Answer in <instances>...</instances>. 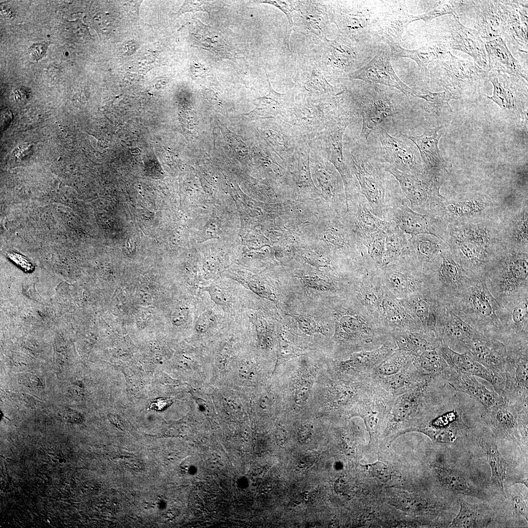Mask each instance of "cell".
<instances>
[{
    "mask_svg": "<svg viewBox=\"0 0 528 528\" xmlns=\"http://www.w3.org/2000/svg\"><path fill=\"white\" fill-rule=\"evenodd\" d=\"M350 122V117L343 114L332 117L316 137L320 139L328 160L339 172L346 185L352 176L343 155V137Z\"/></svg>",
    "mask_w": 528,
    "mask_h": 528,
    "instance_id": "cell-11",
    "label": "cell"
},
{
    "mask_svg": "<svg viewBox=\"0 0 528 528\" xmlns=\"http://www.w3.org/2000/svg\"><path fill=\"white\" fill-rule=\"evenodd\" d=\"M309 388L308 386H300L295 395V401L298 404L305 402L308 397Z\"/></svg>",
    "mask_w": 528,
    "mask_h": 528,
    "instance_id": "cell-56",
    "label": "cell"
},
{
    "mask_svg": "<svg viewBox=\"0 0 528 528\" xmlns=\"http://www.w3.org/2000/svg\"><path fill=\"white\" fill-rule=\"evenodd\" d=\"M448 248L447 243L442 239L431 234H421L409 238L406 256L424 272Z\"/></svg>",
    "mask_w": 528,
    "mask_h": 528,
    "instance_id": "cell-21",
    "label": "cell"
},
{
    "mask_svg": "<svg viewBox=\"0 0 528 528\" xmlns=\"http://www.w3.org/2000/svg\"><path fill=\"white\" fill-rule=\"evenodd\" d=\"M510 496L511 504L515 513L528 520V505L523 495L517 491L513 490Z\"/></svg>",
    "mask_w": 528,
    "mask_h": 528,
    "instance_id": "cell-49",
    "label": "cell"
},
{
    "mask_svg": "<svg viewBox=\"0 0 528 528\" xmlns=\"http://www.w3.org/2000/svg\"><path fill=\"white\" fill-rule=\"evenodd\" d=\"M526 414H528V408H519L504 400L486 410L483 418L497 436L520 443L521 427L523 424L520 423L522 416Z\"/></svg>",
    "mask_w": 528,
    "mask_h": 528,
    "instance_id": "cell-10",
    "label": "cell"
},
{
    "mask_svg": "<svg viewBox=\"0 0 528 528\" xmlns=\"http://www.w3.org/2000/svg\"><path fill=\"white\" fill-rule=\"evenodd\" d=\"M444 380L456 391L464 393L475 398L485 410L503 402V397L479 382L475 376L455 370L450 367Z\"/></svg>",
    "mask_w": 528,
    "mask_h": 528,
    "instance_id": "cell-20",
    "label": "cell"
},
{
    "mask_svg": "<svg viewBox=\"0 0 528 528\" xmlns=\"http://www.w3.org/2000/svg\"><path fill=\"white\" fill-rule=\"evenodd\" d=\"M29 52L34 59L38 60L44 55L45 50L43 44H36L30 48Z\"/></svg>",
    "mask_w": 528,
    "mask_h": 528,
    "instance_id": "cell-58",
    "label": "cell"
},
{
    "mask_svg": "<svg viewBox=\"0 0 528 528\" xmlns=\"http://www.w3.org/2000/svg\"><path fill=\"white\" fill-rule=\"evenodd\" d=\"M377 135L380 151L388 166L411 174H426L409 142L391 136L382 128L378 129Z\"/></svg>",
    "mask_w": 528,
    "mask_h": 528,
    "instance_id": "cell-7",
    "label": "cell"
},
{
    "mask_svg": "<svg viewBox=\"0 0 528 528\" xmlns=\"http://www.w3.org/2000/svg\"><path fill=\"white\" fill-rule=\"evenodd\" d=\"M171 403V400L164 398L155 399L152 403L150 408L155 410H162L168 407Z\"/></svg>",
    "mask_w": 528,
    "mask_h": 528,
    "instance_id": "cell-57",
    "label": "cell"
},
{
    "mask_svg": "<svg viewBox=\"0 0 528 528\" xmlns=\"http://www.w3.org/2000/svg\"><path fill=\"white\" fill-rule=\"evenodd\" d=\"M491 268L497 269L500 285L505 292H511L528 279V252L505 248Z\"/></svg>",
    "mask_w": 528,
    "mask_h": 528,
    "instance_id": "cell-13",
    "label": "cell"
},
{
    "mask_svg": "<svg viewBox=\"0 0 528 528\" xmlns=\"http://www.w3.org/2000/svg\"><path fill=\"white\" fill-rule=\"evenodd\" d=\"M502 35L509 44L528 55V2L500 0Z\"/></svg>",
    "mask_w": 528,
    "mask_h": 528,
    "instance_id": "cell-8",
    "label": "cell"
},
{
    "mask_svg": "<svg viewBox=\"0 0 528 528\" xmlns=\"http://www.w3.org/2000/svg\"><path fill=\"white\" fill-rule=\"evenodd\" d=\"M202 288L208 293L211 299L216 304L221 306L230 304L231 301L230 295L220 286L210 285Z\"/></svg>",
    "mask_w": 528,
    "mask_h": 528,
    "instance_id": "cell-44",
    "label": "cell"
},
{
    "mask_svg": "<svg viewBox=\"0 0 528 528\" xmlns=\"http://www.w3.org/2000/svg\"><path fill=\"white\" fill-rule=\"evenodd\" d=\"M484 44L488 61V71L501 72L521 77L528 81V71L512 56L506 41L501 37L487 41Z\"/></svg>",
    "mask_w": 528,
    "mask_h": 528,
    "instance_id": "cell-22",
    "label": "cell"
},
{
    "mask_svg": "<svg viewBox=\"0 0 528 528\" xmlns=\"http://www.w3.org/2000/svg\"><path fill=\"white\" fill-rule=\"evenodd\" d=\"M111 419H112L111 422L115 425H116L117 426H120L121 421L116 417L112 416L111 417Z\"/></svg>",
    "mask_w": 528,
    "mask_h": 528,
    "instance_id": "cell-62",
    "label": "cell"
},
{
    "mask_svg": "<svg viewBox=\"0 0 528 528\" xmlns=\"http://www.w3.org/2000/svg\"><path fill=\"white\" fill-rule=\"evenodd\" d=\"M312 72L310 80L308 81V84H307L309 88L314 89L321 93H327L333 90V87L327 82L321 73L316 69Z\"/></svg>",
    "mask_w": 528,
    "mask_h": 528,
    "instance_id": "cell-46",
    "label": "cell"
},
{
    "mask_svg": "<svg viewBox=\"0 0 528 528\" xmlns=\"http://www.w3.org/2000/svg\"><path fill=\"white\" fill-rule=\"evenodd\" d=\"M502 396L520 407H528V363L527 353L506 355L505 384Z\"/></svg>",
    "mask_w": 528,
    "mask_h": 528,
    "instance_id": "cell-9",
    "label": "cell"
},
{
    "mask_svg": "<svg viewBox=\"0 0 528 528\" xmlns=\"http://www.w3.org/2000/svg\"><path fill=\"white\" fill-rule=\"evenodd\" d=\"M480 364L505 378L507 352L502 344L479 335L463 343Z\"/></svg>",
    "mask_w": 528,
    "mask_h": 528,
    "instance_id": "cell-19",
    "label": "cell"
},
{
    "mask_svg": "<svg viewBox=\"0 0 528 528\" xmlns=\"http://www.w3.org/2000/svg\"><path fill=\"white\" fill-rule=\"evenodd\" d=\"M438 474L442 484L451 491L458 494L481 497L480 490L470 484L464 474L448 465L439 466Z\"/></svg>",
    "mask_w": 528,
    "mask_h": 528,
    "instance_id": "cell-32",
    "label": "cell"
},
{
    "mask_svg": "<svg viewBox=\"0 0 528 528\" xmlns=\"http://www.w3.org/2000/svg\"><path fill=\"white\" fill-rule=\"evenodd\" d=\"M471 291L470 300L475 312L485 317L495 315L497 302L487 289L485 283L481 281Z\"/></svg>",
    "mask_w": 528,
    "mask_h": 528,
    "instance_id": "cell-39",
    "label": "cell"
},
{
    "mask_svg": "<svg viewBox=\"0 0 528 528\" xmlns=\"http://www.w3.org/2000/svg\"><path fill=\"white\" fill-rule=\"evenodd\" d=\"M448 54L438 60L431 73L454 99L455 95L472 90L488 78V72L475 62L455 57L450 51Z\"/></svg>",
    "mask_w": 528,
    "mask_h": 528,
    "instance_id": "cell-5",
    "label": "cell"
},
{
    "mask_svg": "<svg viewBox=\"0 0 528 528\" xmlns=\"http://www.w3.org/2000/svg\"><path fill=\"white\" fill-rule=\"evenodd\" d=\"M394 113L389 101L379 97L371 98L364 104L361 110L362 126L360 136L367 140L372 131Z\"/></svg>",
    "mask_w": 528,
    "mask_h": 528,
    "instance_id": "cell-29",
    "label": "cell"
},
{
    "mask_svg": "<svg viewBox=\"0 0 528 528\" xmlns=\"http://www.w3.org/2000/svg\"><path fill=\"white\" fill-rule=\"evenodd\" d=\"M480 446L484 451L491 469V481L496 488L506 497L505 481L507 462L500 453L496 443L489 438H478Z\"/></svg>",
    "mask_w": 528,
    "mask_h": 528,
    "instance_id": "cell-30",
    "label": "cell"
},
{
    "mask_svg": "<svg viewBox=\"0 0 528 528\" xmlns=\"http://www.w3.org/2000/svg\"><path fill=\"white\" fill-rule=\"evenodd\" d=\"M416 21L415 16L402 10L391 12L374 20V31L386 43H398L407 25Z\"/></svg>",
    "mask_w": 528,
    "mask_h": 528,
    "instance_id": "cell-27",
    "label": "cell"
},
{
    "mask_svg": "<svg viewBox=\"0 0 528 528\" xmlns=\"http://www.w3.org/2000/svg\"><path fill=\"white\" fill-rule=\"evenodd\" d=\"M269 91L267 95L258 98L259 102L253 112L258 118H278L282 120L287 111V98L286 94H280L273 90L269 79Z\"/></svg>",
    "mask_w": 528,
    "mask_h": 528,
    "instance_id": "cell-33",
    "label": "cell"
},
{
    "mask_svg": "<svg viewBox=\"0 0 528 528\" xmlns=\"http://www.w3.org/2000/svg\"><path fill=\"white\" fill-rule=\"evenodd\" d=\"M394 340L399 351L414 357L437 347L436 342L419 332H400L395 334Z\"/></svg>",
    "mask_w": 528,
    "mask_h": 528,
    "instance_id": "cell-37",
    "label": "cell"
},
{
    "mask_svg": "<svg viewBox=\"0 0 528 528\" xmlns=\"http://www.w3.org/2000/svg\"><path fill=\"white\" fill-rule=\"evenodd\" d=\"M396 348V343L387 341L375 349L354 352L348 359L340 363L339 368L343 372L353 370L372 373L373 370L392 355Z\"/></svg>",
    "mask_w": 528,
    "mask_h": 528,
    "instance_id": "cell-25",
    "label": "cell"
},
{
    "mask_svg": "<svg viewBox=\"0 0 528 528\" xmlns=\"http://www.w3.org/2000/svg\"><path fill=\"white\" fill-rule=\"evenodd\" d=\"M351 157L361 193L365 197L372 212L380 219L387 221L390 210L406 198L402 192L388 188L384 173L373 160L357 151L352 152Z\"/></svg>",
    "mask_w": 528,
    "mask_h": 528,
    "instance_id": "cell-2",
    "label": "cell"
},
{
    "mask_svg": "<svg viewBox=\"0 0 528 528\" xmlns=\"http://www.w3.org/2000/svg\"><path fill=\"white\" fill-rule=\"evenodd\" d=\"M216 317L213 312L206 310L198 317L196 324V330L198 333H204L214 325Z\"/></svg>",
    "mask_w": 528,
    "mask_h": 528,
    "instance_id": "cell-50",
    "label": "cell"
},
{
    "mask_svg": "<svg viewBox=\"0 0 528 528\" xmlns=\"http://www.w3.org/2000/svg\"><path fill=\"white\" fill-rule=\"evenodd\" d=\"M447 14L458 15L449 3H443L425 14L415 16V17L417 21L423 20L427 22L437 17Z\"/></svg>",
    "mask_w": 528,
    "mask_h": 528,
    "instance_id": "cell-45",
    "label": "cell"
},
{
    "mask_svg": "<svg viewBox=\"0 0 528 528\" xmlns=\"http://www.w3.org/2000/svg\"><path fill=\"white\" fill-rule=\"evenodd\" d=\"M429 377L431 376L419 373L412 363L396 374L372 378L385 391L396 397L416 388Z\"/></svg>",
    "mask_w": 528,
    "mask_h": 528,
    "instance_id": "cell-26",
    "label": "cell"
},
{
    "mask_svg": "<svg viewBox=\"0 0 528 528\" xmlns=\"http://www.w3.org/2000/svg\"><path fill=\"white\" fill-rule=\"evenodd\" d=\"M499 220L447 225L444 241L468 271H488L504 250Z\"/></svg>",
    "mask_w": 528,
    "mask_h": 528,
    "instance_id": "cell-1",
    "label": "cell"
},
{
    "mask_svg": "<svg viewBox=\"0 0 528 528\" xmlns=\"http://www.w3.org/2000/svg\"><path fill=\"white\" fill-rule=\"evenodd\" d=\"M414 357L397 349L373 370L372 377H383L396 374L409 366L412 363Z\"/></svg>",
    "mask_w": 528,
    "mask_h": 528,
    "instance_id": "cell-38",
    "label": "cell"
},
{
    "mask_svg": "<svg viewBox=\"0 0 528 528\" xmlns=\"http://www.w3.org/2000/svg\"><path fill=\"white\" fill-rule=\"evenodd\" d=\"M433 379L429 377L416 388L395 397L390 413L395 421H405L421 411Z\"/></svg>",
    "mask_w": 528,
    "mask_h": 528,
    "instance_id": "cell-23",
    "label": "cell"
},
{
    "mask_svg": "<svg viewBox=\"0 0 528 528\" xmlns=\"http://www.w3.org/2000/svg\"><path fill=\"white\" fill-rule=\"evenodd\" d=\"M382 305L384 316L389 324L396 328L403 326L407 317L405 311L400 304L391 298L386 297Z\"/></svg>",
    "mask_w": 528,
    "mask_h": 528,
    "instance_id": "cell-42",
    "label": "cell"
},
{
    "mask_svg": "<svg viewBox=\"0 0 528 528\" xmlns=\"http://www.w3.org/2000/svg\"><path fill=\"white\" fill-rule=\"evenodd\" d=\"M488 79L493 86V93L492 96L486 95V97L503 110H515L518 103L517 88L523 81L522 78L490 71H488Z\"/></svg>",
    "mask_w": 528,
    "mask_h": 528,
    "instance_id": "cell-24",
    "label": "cell"
},
{
    "mask_svg": "<svg viewBox=\"0 0 528 528\" xmlns=\"http://www.w3.org/2000/svg\"><path fill=\"white\" fill-rule=\"evenodd\" d=\"M446 333L451 340L462 343L479 335L459 316L451 313L447 318Z\"/></svg>",
    "mask_w": 528,
    "mask_h": 528,
    "instance_id": "cell-40",
    "label": "cell"
},
{
    "mask_svg": "<svg viewBox=\"0 0 528 528\" xmlns=\"http://www.w3.org/2000/svg\"><path fill=\"white\" fill-rule=\"evenodd\" d=\"M451 20L450 46L468 54L475 63L488 71V61L485 44L476 29L463 25L458 15H452Z\"/></svg>",
    "mask_w": 528,
    "mask_h": 528,
    "instance_id": "cell-14",
    "label": "cell"
},
{
    "mask_svg": "<svg viewBox=\"0 0 528 528\" xmlns=\"http://www.w3.org/2000/svg\"><path fill=\"white\" fill-rule=\"evenodd\" d=\"M413 96L425 100L424 109L428 112L439 114L444 110L452 111L449 101L454 98L448 91L433 92L428 91V93L423 95L414 93Z\"/></svg>",
    "mask_w": 528,
    "mask_h": 528,
    "instance_id": "cell-41",
    "label": "cell"
},
{
    "mask_svg": "<svg viewBox=\"0 0 528 528\" xmlns=\"http://www.w3.org/2000/svg\"><path fill=\"white\" fill-rule=\"evenodd\" d=\"M247 287L260 296L273 300L274 298L266 285L259 281L251 280L245 283Z\"/></svg>",
    "mask_w": 528,
    "mask_h": 528,
    "instance_id": "cell-52",
    "label": "cell"
},
{
    "mask_svg": "<svg viewBox=\"0 0 528 528\" xmlns=\"http://www.w3.org/2000/svg\"><path fill=\"white\" fill-rule=\"evenodd\" d=\"M391 56L396 58H407L414 60L421 68L427 70V66L433 61L442 58L448 52L440 45H426L416 50L401 47L398 43L387 42Z\"/></svg>",
    "mask_w": 528,
    "mask_h": 528,
    "instance_id": "cell-31",
    "label": "cell"
},
{
    "mask_svg": "<svg viewBox=\"0 0 528 528\" xmlns=\"http://www.w3.org/2000/svg\"><path fill=\"white\" fill-rule=\"evenodd\" d=\"M356 203L353 219L354 232L361 243L375 233L386 230L391 225L392 221L381 220L373 214L366 199L359 197Z\"/></svg>",
    "mask_w": 528,
    "mask_h": 528,
    "instance_id": "cell-28",
    "label": "cell"
},
{
    "mask_svg": "<svg viewBox=\"0 0 528 528\" xmlns=\"http://www.w3.org/2000/svg\"><path fill=\"white\" fill-rule=\"evenodd\" d=\"M442 126L429 129L420 135L413 136L402 134L411 140L419 151L425 172L442 181V172L446 171L447 162L443 158L439 148L441 134L438 133Z\"/></svg>",
    "mask_w": 528,
    "mask_h": 528,
    "instance_id": "cell-15",
    "label": "cell"
},
{
    "mask_svg": "<svg viewBox=\"0 0 528 528\" xmlns=\"http://www.w3.org/2000/svg\"><path fill=\"white\" fill-rule=\"evenodd\" d=\"M472 9L471 18L481 37L487 41L502 35V11L500 0L466 1Z\"/></svg>",
    "mask_w": 528,
    "mask_h": 528,
    "instance_id": "cell-18",
    "label": "cell"
},
{
    "mask_svg": "<svg viewBox=\"0 0 528 528\" xmlns=\"http://www.w3.org/2000/svg\"><path fill=\"white\" fill-rule=\"evenodd\" d=\"M330 528H336L338 526V519L336 517H334L331 519L329 523Z\"/></svg>",
    "mask_w": 528,
    "mask_h": 528,
    "instance_id": "cell-61",
    "label": "cell"
},
{
    "mask_svg": "<svg viewBox=\"0 0 528 528\" xmlns=\"http://www.w3.org/2000/svg\"><path fill=\"white\" fill-rule=\"evenodd\" d=\"M312 434V427L310 425H305L299 430L298 434V440L301 443H305L309 441Z\"/></svg>",
    "mask_w": 528,
    "mask_h": 528,
    "instance_id": "cell-55",
    "label": "cell"
},
{
    "mask_svg": "<svg viewBox=\"0 0 528 528\" xmlns=\"http://www.w3.org/2000/svg\"><path fill=\"white\" fill-rule=\"evenodd\" d=\"M259 2L266 3L273 5L281 10L286 16L288 21V28L287 34V43L288 44V41L290 34L293 29V23L292 19L291 13L294 10L292 2L291 1H275V0H259Z\"/></svg>",
    "mask_w": 528,
    "mask_h": 528,
    "instance_id": "cell-47",
    "label": "cell"
},
{
    "mask_svg": "<svg viewBox=\"0 0 528 528\" xmlns=\"http://www.w3.org/2000/svg\"><path fill=\"white\" fill-rule=\"evenodd\" d=\"M460 508L459 513L452 520V528H479L487 525L490 518L483 511L480 505L470 504L462 498L459 500Z\"/></svg>",
    "mask_w": 528,
    "mask_h": 528,
    "instance_id": "cell-35",
    "label": "cell"
},
{
    "mask_svg": "<svg viewBox=\"0 0 528 528\" xmlns=\"http://www.w3.org/2000/svg\"><path fill=\"white\" fill-rule=\"evenodd\" d=\"M277 440L281 445L285 444L287 441V435L286 430L280 429L277 433Z\"/></svg>",
    "mask_w": 528,
    "mask_h": 528,
    "instance_id": "cell-60",
    "label": "cell"
},
{
    "mask_svg": "<svg viewBox=\"0 0 528 528\" xmlns=\"http://www.w3.org/2000/svg\"><path fill=\"white\" fill-rule=\"evenodd\" d=\"M367 466L370 472L380 482L385 483L390 479L391 475L389 469L384 463L376 462Z\"/></svg>",
    "mask_w": 528,
    "mask_h": 528,
    "instance_id": "cell-51",
    "label": "cell"
},
{
    "mask_svg": "<svg viewBox=\"0 0 528 528\" xmlns=\"http://www.w3.org/2000/svg\"><path fill=\"white\" fill-rule=\"evenodd\" d=\"M528 205L512 213L502 214L499 233L505 248L528 252Z\"/></svg>",
    "mask_w": 528,
    "mask_h": 528,
    "instance_id": "cell-17",
    "label": "cell"
},
{
    "mask_svg": "<svg viewBox=\"0 0 528 528\" xmlns=\"http://www.w3.org/2000/svg\"><path fill=\"white\" fill-rule=\"evenodd\" d=\"M439 352L453 369L481 377L488 382L499 395H503L505 378L494 373L470 357L466 352L459 353L448 346H441Z\"/></svg>",
    "mask_w": 528,
    "mask_h": 528,
    "instance_id": "cell-16",
    "label": "cell"
},
{
    "mask_svg": "<svg viewBox=\"0 0 528 528\" xmlns=\"http://www.w3.org/2000/svg\"><path fill=\"white\" fill-rule=\"evenodd\" d=\"M387 221H393L410 237L429 234L444 240L447 225L439 216L433 214H420L410 207L407 200L392 208Z\"/></svg>",
    "mask_w": 528,
    "mask_h": 528,
    "instance_id": "cell-6",
    "label": "cell"
},
{
    "mask_svg": "<svg viewBox=\"0 0 528 528\" xmlns=\"http://www.w3.org/2000/svg\"><path fill=\"white\" fill-rule=\"evenodd\" d=\"M437 215L448 225L479 223L498 218L501 213L487 194L470 191L444 197Z\"/></svg>",
    "mask_w": 528,
    "mask_h": 528,
    "instance_id": "cell-3",
    "label": "cell"
},
{
    "mask_svg": "<svg viewBox=\"0 0 528 528\" xmlns=\"http://www.w3.org/2000/svg\"><path fill=\"white\" fill-rule=\"evenodd\" d=\"M413 364L420 374L433 378L440 377L444 380L450 369L445 360L435 349L426 351L414 357Z\"/></svg>",
    "mask_w": 528,
    "mask_h": 528,
    "instance_id": "cell-34",
    "label": "cell"
},
{
    "mask_svg": "<svg viewBox=\"0 0 528 528\" xmlns=\"http://www.w3.org/2000/svg\"><path fill=\"white\" fill-rule=\"evenodd\" d=\"M512 318L514 323L522 324L528 318L527 300L516 306L512 311Z\"/></svg>",
    "mask_w": 528,
    "mask_h": 528,
    "instance_id": "cell-53",
    "label": "cell"
},
{
    "mask_svg": "<svg viewBox=\"0 0 528 528\" xmlns=\"http://www.w3.org/2000/svg\"><path fill=\"white\" fill-rule=\"evenodd\" d=\"M214 7L210 1H185L179 10L176 13L177 16L186 12L202 11L210 14Z\"/></svg>",
    "mask_w": 528,
    "mask_h": 528,
    "instance_id": "cell-48",
    "label": "cell"
},
{
    "mask_svg": "<svg viewBox=\"0 0 528 528\" xmlns=\"http://www.w3.org/2000/svg\"><path fill=\"white\" fill-rule=\"evenodd\" d=\"M180 311L176 312L175 316L174 322L178 324L184 323L187 317L188 313L185 312V309L180 308Z\"/></svg>",
    "mask_w": 528,
    "mask_h": 528,
    "instance_id": "cell-59",
    "label": "cell"
},
{
    "mask_svg": "<svg viewBox=\"0 0 528 528\" xmlns=\"http://www.w3.org/2000/svg\"><path fill=\"white\" fill-rule=\"evenodd\" d=\"M408 240L407 235L392 221L386 231L383 266L393 263L406 255Z\"/></svg>",
    "mask_w": 528,
    "mask_h": 528,
    "instance_id": "cell-36",
    "label": "cell"
},
{
    "mask_svg": "<svg viewBox=\"0 0 528 528\" xmlns=\"http://www.w3.org/2000/svg\"><path fill=\"white\" fill-rule=\"evenodd\" d=\"M349 76L353 79L394 87L408 98L410 95L413 96L415 93L396 74L391 63L390 54L384 49L380 50L366 65Z\"/></svg>",
    "mask_w": 528,
    "mask_h": 528,
    "instance_id": "cell-12",
    "label": "cell"
},
{
    "mask_svg": "<svg viewBox=\"0 0 528 528\" xmlns=\"http://www.w3.org/2000/svg\"><path fill=\"white\" fill-rule=\"evenodd\" d=\"M385 169L398 182L412 210L420 214L436 213L444 198L440 191L441 181L427 174H411L390 166Z\"/></svg>",
    "mask_w": 528,
    "mask_h": 528,
    "instance_id": "cell-4",
    "label": "cell"
},
{
    "mask_svg": "<svg viewBox=\"0 0 528 528\" xmlns=\"http://www.w3.org/2000/svg\"><path fill=\"white\" fill-rule=\"evenodd\" d=\"M412 311L422 323L433 327L436 322L435 317L429 311L427 302L424 299L417 298L412 302Z\"/></svg>",
    "mask_w": 528,
    "mask_h": 528,
    "instance_id": "cell-43",
    "label": "cell"
},
{
    "mask_svg": "<svg viewBox=\"0 0 528 528\" xmlns=\"http://www.w3.org/2000/svg\"><path fill=\"white\" fill-rule=\"evenodd\" d=\"M316 458L310 453H306L298 460L296 468L299 471L306 470L311 467L315 462Z\"/></svg>",
    "mask_w": 528,
    "mask_h": 528,
    "instance_id": "cell-54",
    "label": "cell"
}]
</instances>
